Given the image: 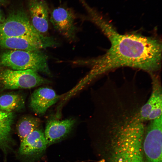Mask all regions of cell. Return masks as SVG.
Segmentation results:
<instances>
[{
    "label": "cell",
    "mask_w": 162,
    "mask_h": 162,
    "mask_svg": "<svg viewBox=\"0 0 162 162\" xmlns=\"http://www.w3.org/2000/svg\"><path fill=\"white\" fill-rule=\"evenodd\" d=\"M138 122L120 129L102 131L100 162H144L146 126Z\"/></svg>",
    "instance_id": "cell-2"
},
{
    "label": "cell",
    "mask_w": 162,
    "mask_h": 162,
    "mask_svg": "<svg viewBox=\"0 0 162 162\" xmlns=\"http://www.w3.org/2000/svg\"><path fill=\"white\" fill-rule=\"evenodd\" d=\"M6 2V0H0V5L4 4Z\"/></svg>",
    "instance_id": "cell-18"
},
{
    "label": "cell",
    "mask_w": 162,
    "mask_h": 162,
    "mask_svg": "<svg viewBox=\"0 0 162 162\" xmlns=\"http://www.w3.org/2000/svg\"><path fill=\"white\" fill-rule=\"evenodd\" d=\"M14 119V113L0 111V149L5 154L11 150L14 143L11 132Z\"/></svg>",
    "instance_id": "cell-14"
},
{
    "label": "cell",
    "mask_w": 162,
    "mask_h": 162,
    "mask_svg": "<svg viewBox=\"0 0 162 162\" xmlns=\"http://www.w3.org/2000/svg\"><path fill=\"white\" fill-rule=\"evenodd\" d=\"M25 99L20 92H10L0 94V111L14 113L25 107Z\"/></svg>",
    "instance_id": "cell-15"
},
{
    "label": "cell",
    "mask_w": 162,
    "mask_h": 162,
    "mask_svg": "<svg viewBox=\"0 0 162 162\" xmlns=\"http://www.w3.org/2000/svg\"><path fill=\"white\" fill-rule=\"evenodd\" d=\"M75 15L68 8L59 7L54 9L49 16V21L54 28L69 41L74 42L77 39V27L75 23Z\"/></svg>",
    "instance_id": "cell-9"
},
{
    "label": "cell",
    "mask_w": 162,
    "mask_h": 162,
    "mask_svg": "<svg viewBox=\"0 0 162 162\" xmlns=\"http://www.w3.org/2000/svg\"><path fill=\"white\" fill-rule=\"evenodd\" d=\"M48 59L46 55L40 50L0 51V67L14 70L32 69L51 77Z\"/></svg>",
    "instance_id": "cell-3"
},
{
    "label": "cell",
    "mask_w": 162,
    "mask_h": 162,
    "mask_svg": "<svg viewBox=\"0 0 162 162\" xmlns=\"http://www.w3.org/2000/svg\"><path fill=\"white\" fill-rule=\"evenodd\" d=\"M152 90L150 97L142 106L140 111L141 119L149 121L162 116V89L160 78L154 73H151Z\"/></svg>",
    "instance_id": "cell-10"
},
{
    "label": "cell",
    "mask_w": 162,
    "mask_h": 162,
    "mask_svg": "<svg viewBox=\"0 0 162 162\" xmlns=\"http://www.w3.org/2000/svg\"><path fill=\"white\" fill-rule=\"evenodd\" d=\"M76 122L75 120L73 118L61 120L54 118L49 119L44 132L47 146L65 138L73 129Z\"/></svg>",
    "instance_id": "cell-11"
},
{
    "label": "cell",
    "mask_w": 162,
    "mask_h": 162,
    "mask_svg": "<svg viewBox=\"0 0 162 162\" xmlns=\"http://www.w3.org/2000/svg\"><path fill=\"white\" fill-rule=\"evenodd\" d=\"M40 121L38 118L25 116L22 117L18 122L16 129L20 142L33 131L38 128Z\"/></svg>",
    "instance_id": "cell-16"
},
{
    "label": "cell",
    "mask_w": 162,
    "mask_h": 162,
    "mask_svg": "<svg viewBox=\"0 0 162 162\" xmlns=\"http://www.w3.org/2000/svg\"><path fill=\"white\" fill-rule=\"evenodd\" d=\"M32 69L18 70L0 67V91L29 89L50 83Z\"/></svg>",
    "instance_id": "cell-4"
},
{
    "label": "cell",
    "mask_w": 162,
    "mask_h": 162,
    "mask_svg": "<svg viewBox=\"0 0 162 162\" xmlns=\"http://www.w3.org/2000/svg\"><path fill=\"white\" fill-rule=\"evenodd\" d=\"M29 18L22 9L10 12L0 24V38L24 36L43 38L47 35L37 31Z\"/></svg>",
    "instance_id": "cell-5"
},
{
    "label": "cell",
    "mask_w": 162,
    "mask_h": 162,
    "mask_svg": "<svg viewBox=\"0 0 162 162\" xmlns=\"http://www.w3.org/2000/svg\"><path fill=\"white\" fill-rule=\"evenodd\" d=\"M47 146L44 132L38 128L20 142L18 157L21 162H34L41 157Z\"/></svg>",
    "instance_id": "cell-8"
},
{
    "label": "cell",
    "mask_w": 162,
    "mask_h": 162,
    "mask_svg": "<svg viewBox=\"0 0 162 162\" xmlns=\"http://www.w3.org/2000/svg\"><path fill=\"white\" fill-rule=\"evenodd\" d=\"M5 18L3 13L1 9H0V24L3 22Z\"/></svg>",
    "instance_id": "cell-17"
},
{
    "label": "cell",
    "mask_w": 162,
    "mask_h": 162,
    "mask_svg": "<svg viewBox=\"0 0 162 162\" xmlns=\"http://www.w3.org/2000/svg\"><path fill=\"white\" fill-rule=\"evenodd\" d=\"M162 116L146 126L142 143L144 162H162Z\"/></svg>",
    "instance_id": "cell-6"
},
{
    "label": "cell",
    "mask_w": 162,
    "mask_h": 162,
    "mask_svg": "<svg viewBox=\"0 0 162 162\" xmlns=\"http://www.w3.org/2000/svg\"><path fill=\"white\" fill-rule=\"evenodd\" d=\"M59 98V96L53 89L47 87H40L36 89L32 94L29 107L35 113L43 115Z\"/></svg>",
    "instance_id": "cell-12"
},
{
    "label": "cell",
    "mask_w": 162,
    "mask_h": 162,
    "mask_svg": "<svg viewBox=\"0 0 162 162\" xmlns=\"http://www.w3.org/2000/svg\"><path fill=\"white\" fill-rule=\"evenodd\" d=\"M31 23L39 33L46 35L49 29V9L44 0H28Z\"/></svg>",
    "instance_id": "cell-13"
},
{
    "label": "cell",
    "mask_w": 162,
    "mask_h": 162,
    "mask_svg": "<svg viewBox=\"0 0 162 162\" xmlns=\"http://www.w3.org/2000/svg\"><path fill=\"white\" fill-rule=\"evenodd\" d=\"M59 43L52 37L43 38L28 36L0 38V49L35 51L56 47Z\"/></svg>",
    "instance_id": "cell-7"
},
{
    "label": "cell",
    "mask_w": 162,
    "mask_h": 162,
    "mask_svg": "<svg viewBox=\"0 0 162 162\" xmlns=\"http://www.w3.org/2000/svg\"><path fill=\"white\" fill-rule=\"evenodd\" d=\"M89 20L101 30L111 46L105 54L96 58L80 59V66H90L91 78L122 67L140 69L154 73L161 66L162 45L155 37L136 33L121 34L94 9L87 10Z\"/></svg>",
    "instance_id": "cell-1"
}]
</instances>
